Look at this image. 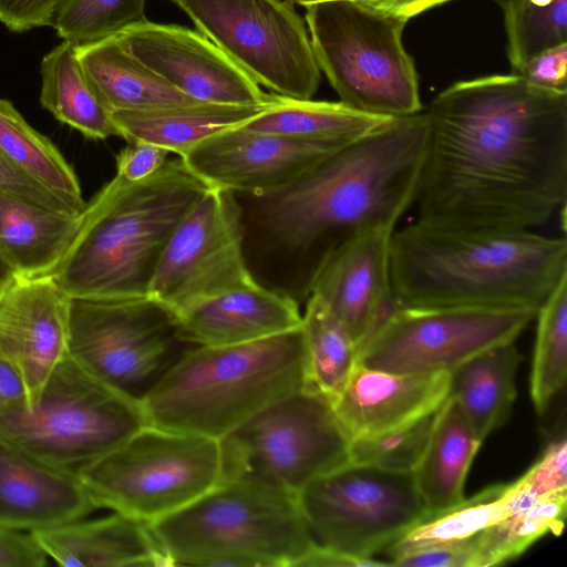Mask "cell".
Returning a JSON list of instances; mask_svg holds the SVG:
<instances>
[{
  "instance_id": "obj_1",
  "label": "cell",
  "mask_w": 567,
  "mask_h": 567,
  "mask_svg": "<svg viewBox=\"0 0 567 567\" xmlns=\"http://www.w3.org/2000/svg\"><path fill=\"white\" fill-rule=\"evenodd\" d=\"M419 220L463 231L545 224L567 199V92L517 74L460 81L424 111Z\"/></svg>"
},
{
  "instance_id": "obj_2",
  "label": "cell",
  "mask_w": 567,
  "mask_h": 567,
  "mask_svg": "<svg viewBox=\"0 0 567 567\" xmlns=\"http://www.w3.org/2000/svg\"><path fill=\"white\" fill-rule=\"evenodd\" d=\"M426 141L424 111L393 117L278 192L251 197L257 216L297 260L300 296L339 248L393 228L415 199Z\"/></svg>"
},
{
  "instance_id": "obj_3",
  "label": "cell",
  "mask_w": 567,
  "mask_h": 567,
  "mask_svg": "<svg viewBox=\"0 0 567 567\" xmlns=\"http://www.w3.org/2000/svg\"><path fill=\"white\" fill-rule=\"evenodd\" d=\"M390 274L399 307L538 312L567 277V241L530 229L463 231L417 219L393 231Z\"/></svg>"
},
{
  "instance_id": "obj_4",
  "label": "cell",
  "mask_w": 567,
  "mask_h": 567,
  "mask_svg": "<svg viewBox=\"0 0 567 567\" xmlns=\"http://www.w3.org/2000/svg\"><path fill=\"white\" fill-rule=\"evenodd\" d=\"M208 188L179 156L140 182L115 175L86 203L73 243L48 276L72 299L147 297L165 245Z\"/></svg>"
},
{
  "instance_id": "obj_5",
  "label": "cell",
  "mask_w": 567,
  "mask_h": 567,
  "mask_svg": "<svg viewBox=\"0 0 567 567\" xmlns=\"http://www.w3.org/2000/svg\"><path fill=\"white\" fill-rule=\"evenodd\" d=\"M309 385L303 332L190 347L142 399L147 425L220 440L282 396Z\"/></svg>"
},
{
  "instance_id": "obj_6",
  "label": "cell",
  "mask_w": 567,
  "mask_h": 567,
  "mask_svg": "<svg viewBox=\"0 0 567 567\" xmlns=\"http://www.w3.org/2000/svg\"><path fill=\"white\" fill-rule=\"evenodd\" d=\"M148 526L169 566H301L318 545L297 495L245 478Z\"/></svg>"
},
{
  "instance_id": "obj_7",
  "label": "cell",
  "mask_w": 567,
  "mask_h": 567,
  "mask_svg": "<svg viewBox=\"0 0 567 567\" xmlns=\"http://www.w3.org/2000/svg\"><path fill=\"white\" fill-rule=\"evenodd\" d=\"M305 8L317 64L341 103L386 118L422 111L415 63L402 41L406 20L357 0Z\"/></svg>"
},
{
  "instance_id": "obj_8",
  "label": "cell",
  "mask_w": 567,
  "mask_h": 567,
  "mask_svg": "<svg viewBox=\"0 0 567 567\" xmlns=\"http://www.w3.org/2000/svg\"><path fill=\"white\" fill-rule=\"evenodd\" d=\"M145 425L141 402L110 388L68 353L33 401L0 411L2 436L76 475Z\"/></svg>"
},
{
  "instance_id": "obj_9",
  "label": "cell",
  "mask_w": 567,
  "mask_h": 567,
  "mask_svg": "<svg viewBox=\"0 0 567 567\" xmlns=\"http://www.w3.org/2000/svg\"><path fill=\"white\" fill-rule=\"evenodd\" d=\"M78 476L96 508L150 525L219 483V443L145 425Z\"/></svg>"
},
{
  "instance_id": "obj_10",
  "label": "cell",
  "mask_w": 567,
  "mask_h": 567,
  "mask_svg": "<svg viewBox=\"0 0 567 567\" xmlns=\"http://www.w3.org/2000/svg\"><path fill=\"white\" fill-rule=\"evenodd\" d=\"M350 442L332 399L305 386L218 440L219 482L254 480L298 495L316 478L350 463Z\"/></svg>"
},
{
  "instance_id": "obj_11",
  "label": "cell",
  "mask_w": 567,
  "mask_h": 567,
  "mask_svg": "<svg viewBox=\"0 0 567 567\" xmlns=\"http://www.w3.org/2000/svg\"><path fill=\"white\" fill-rule=\"evenodd\" d=\"M174 315L155 300L72 299L68 354L90 374L138 402L187 350Z\"/></svg>"
},
{
  "instance_id": "obj_12",
  "label": "cell",
  "mask_w": 567,
  "mask_h": 567,
  "mask_svg": "<svg viewBox=\"0 0 567 567\" xmlns=\"http://www.w3.org/2000/svg\"><path fill=\"white\" fill-rule=\"evenodd\" d=\"M297 496L319 546L375 566H389L373 556L427 514L412 473L353 463L316 478Z\"/></svg>"
},
{
  "instance_id": "obj_13",
  "label": "cell",
  "mask_w": 567,
  "mask_h": 567,
  "mask_svg": "<svg viewBox=\"0 0 567 567\" xmlns=\"http://www.w3.org/2000/svg\"><path fill=\"white\" fill-rule=\"evenodd\" d=\"M258 85L297 100L318 91L321 71L306 23L288 0H169Z\"/></svg>"
},
{
  "instance_id": "obj_14",
  "label": "cell",
  "mask_w": 567,
  "mask_h": 567,
  "mask_svg": "<svg viewBox=\"0 0 567 567\" xmlns=\"http://www.w3.org/2000/svg\"><path fill=\"white\" fill-rule=\"evenodd\" d=\"M244 210L236 195L209 187L165 245L147 297L174 317L256 282L245 252Z\"/></svg>"
},
{
  "instance_id": "obj_15",
  "label": "cell",
  "mask_w": 567,
  "mask_h": 567,
  "mask_svg": "<svg viewBox=\"0 0 567 567\" xmlns=\"http://www.w3.org/2000/svg\"><path fill=\"white\" fill-rule=\"evenodd\" d=\"M530 309L396 307L358 352L357 363L393 373L451 371L491 347L515 341Z\"/></svg>"
},
{
  "instance_id": "obj_16",
  "label": "cell",
  "mask_w": 567,
  "mask_h": 567,
  "mask_svg": "<svg viewBox=\"0 0 567 567\" xmlns=\"http://www.w3.org/2000/svg\"><path fill=\"white\" fill-rule=\"evenodd\" d=\"M115 37L142 64L195 101L261 105L272 100V93L197 30L146 19Z\"/></svg>"
},
{
  "instance_id": "obj_17",
  "label": "cell",
  "mask_w": 567,
  "mask_h": 567,
  "mask_svg": "<svg viewBox=\"0 0 567 567\" xmlns=\"http://www.w3.org/2000/svg\"><path fill=\"white\" fill-rule=\"evenodd\" d=\"M342 147L240 125L200 141L179 157L209 187L259 197L292 185Z\"/></svg>"
},
{
  "instance_id": "obj_18",
  "label": "cell",
  "mask_w": 567,
  "mask_h": 567,
  "mask_svg": "<svg viewBox=\"0 0 567 567\" xmlns=\"http://www.w3.org/2000/svg\"><path fill=\"white\" fill-rule=\"evenodd\" d=\"M393 231L381 227L357 236L318 268L308 286V296L316 295L327 305L358 352L399 307L390 274Z\"/></svg>"
},
{
  "instance_id": "obj_19",
  "label": "cell",
  "mask_w": 567,
  "mask_h": 567,
  "mask_svg": "<svg viewBox=\"0 0 567 567\" xmlns=\"http://www.w3.org/2000/svg\"><path fill=\"white\" fill-rule=\"evenodd\" d=\"M69 305L51 276L17 277L0 296V355L22 374L27 402L68 353Z\"/></svg>"
},
{
  "instance_id": "obj_20",
  "label": "cell",
  "mask_w": 567,
  "mask_h": 567,
  "mask_svg": "<svg viewBox=\"0 0 567 567\" xmlns=\"http://www.w3.org/2000/svg\"><path fill=\"white\" fill-rule=\"evenodd\" d=\"M450 371L393 373L357 363L332 400L350 440L388 432L434 413L449 396Z\"/></svg>"
},
{
  "instance_id": "obj_21",
  "label": "cell",
  "mask_w": 567,
  "mask_h": 567,
  "mask_svg": "<svg viewBox=\"0 0 567 567\" xmlns=\"http://www.w3.org/2000/svg\"><path fill=\"white\" fill-rule=\"evenodd\" d=\"M96 509L74 473L49 465L0 434V526L37 532Z\"/></svg>"
},
{
  "instance_id": "obj_22",
  "label": "cell",
  "mask_w": 567,
  "mask_h": 567,
  "mask_svg": "<svg viewBox=\"0 0 567 567\" xmlns=\"http://www.w3.org/2000/svg\"><path fill=\"white\" fill-rule=\"evenodd\" d=\"M179 338L193 347L247 343L299 328L293 297L257 281L195 305L175 316Z\"/></svg>"
},
{
  "instance_id": "obj_23",
  "label": "cell",
  "mask_w": 567,
  "mask_h": 567,
  "mask_svg": "<svg viewBox=\"0 0 567 567\" xmlns=\"http://www.w3.org/2000/svg\"><path fill=\"white\" fill-rule=\"evenodd\" d=\"M31 534L47 557L61 566H169L150 526L118 513Z\"/></svg>"
},
{
  "instance_id": "obj_24",
  "label": "cell",
  "mask_w": 567,
  "mask_h": 567,
  "mask_svg": "<svg viewBox=\"0 0 567 567\" xmlns=\"http://www.w3.org/2000/svg\"><path fill=\"white\" fill-rule=\"evenodd\" d=\"M75 50L87 79L111 113L199 103L142 64L115 35L75 45Z\"/></svg>"
},
{
  "instance_id": "obj_25",
  "label": "cell",
  "mask_w": 567,
  "mask_h": 567,
  "mask_svg": "<svg viewBox=\"0 0 567 567\" xmlns=\"http://www.w3.org/2000/svg\"><path fill=\"white\" fill-rule=\"evenodd\" d=\"M482 443L457 402L447 396L434 414L430 436L412 472L427 514L464 499V483Z\"/></svg>"
},
{
  "instance_id": "obj_26",
  "label": "cell",
  "mask_w": 567,
  "mask_h": 567,
  "mask_svg": "<svg viewBox=\"0 0 567 567\" xmlns=\"http://www.w3.org/2000/svg\"><path fill=\"white\" fill-rule=\"evenodd\" d=\"M82 214L42 208L0 194V255L17 277L48 276L73 243Z\"/></svg>"
},
{
  "instance_id": "obj_27",
  "label": "cell",
  "mask_w": 567,
  "mask_h": 567,
  "mask_svg": "<svg viewBox=\"0 0 567 567\" xmlns=\"http://www.w3.org/2000/svg\"><path fill=\"white\" fill-rule=\"evenodd\" d=\"M522 359L514 341L505 342L481 351L450 371L449 396L457 402L482 442L511 416Z\"/></svg>"
},
{
  "instance_id": "obj_28",
  "label": "cell",
  "mask_w": 567,
  "mask_h": 567,
  "mask_svg": "<svg viewBox=\"0 0 567 567\" xmlns=\"http://www.w3.org/2000/svg\"><path fill=\"white\" fill-rule=\"evenodd\" d=\"M274 101L261 105L194 103L145 111L113 112L120 137L127 143L143 142L181 156L200 141L224 130L246 124L266 111Z\"/></svg>"
},
{
  "instance_id": "obj_29",
  "label": "cell",
  "mask_w": 567,
  "mask_h": 567,
  "mask_svg": "<svg viewBox=\"0 0 567 567\" xmlns=\"http://www.w3.org/2000/svg\"><path fill=\"white\" fill-rule=\"evenodd\" d=\"M540 498V497H539ZM538 498L519 484H495L450 508L426 514L384 550L392 559L425 546L470 538Z\"/></svg>"
},
{
  "instance_id": "obj_30",
  "label": "cell",
  "mask_w": 567,
  "mask_h": 567,
  "mask_svg": "<svg viewBox=\"0 0 567 567\" xmlns=\"http://www.w3.org/2000/svg\"><path fill=\"white\" fill-rule=\"evenodd\" d=\"M41 78L40 103L59 122L87 138L120 137L112 113L87 79L74 44L62 40L44 55Z\"/></svg>"
},
{
  "instance_id": "obj_31",
  "label": "cell",
  "mask_w": 567,
  "mask_h": 567,
  "mask_svg": "<svg viewBox=\"0 0 567 567\" xmlns=\"http://www.w3.org/2000/svg\"><path fill=\"white\" fill-rule=\"evenodd\" d=\"M388 120L359 112L341 102L297 100L274 93L271 105L243 127L257 133L346 146Z\"/></svg>"
},
{
  "instance_id": "obj_32",
  "label": "cell",
  "mask_w": 567,
  "mask_h": 567,
  "mask_svg": "<svg viewBox=\"0 0 567 567\" xmlns=\"http://www.w3.org/2000/svg\"><path fill=\"white\" fill-rule=\"evenodd\" d=\"M566 508L567 489L557 491L478 532L470 539V567L503 564L522 555L547 533L558 535L565 525Z\"/></svg>"
},
{
  "instance_id": "obj_33",
  "label": "cell",
  "mask_w": 567,
  "mask_h": 567,
  "mask_svg": "<svg viewBox=\"0 0 567 567\" xmlns=\"http://www.w3.org/2000/svg\"><path fill=\"white\" fill-rule=\"evenodd\" d=\"M0 150L43 186L86 207L75 172L62 153L25 121L10 101L1 97Z\"/></svg>"
},
{
  "instance_id": "obj_34",
  "label": "cell",
  "mask_w": 567,
  "mask_h": 567,
  "mask_svg": "<svg viewBox=\"0 0 567 567\" xmlns=\"http://www.w3.org/2000/svg\"><path fill=\"white\" fill-rule=\"evenodd\" d=\"M301 329L309 385L333 400L357 364V344L343 324L316 295H309L306 299Z\"/></svg>"
},
{
  "instance_id": "obj_35",
  "label": "cell",
  "mask_w": 567,
  "mask_h": 567,
  "mask_svg": "<svg viewBox=\"0 0 567 567\" xmlns=\"http://www.w3.org/2000/svg\"><path fill=\"white\" fill-rule=\"evenodd\" d=\"M530 395L536 411L544 413L564 389L567 374V277L538 310Z\"/></svg>"
},
{
  "instance_id": "obj_36",
  "label": "cell",
  "mask_w": 567,
  "mask_h": 567,
  "mask_svg": "<svg viewBox=\"0 0 567 567\" xmlns=\"http://www.w3.org/2000/svg\"><path fill=\"white\" fill-rule=\"evenodd\" d=\"M501 8L512 73L535 54L567 42V0H505Z\"/></svg>"
},
{
  "instance_id": "obj_37",
  "label": "cell",
  "mask_w": 567,
  "mask_h": 567,
  "mask_svg": "<svg viewBox=\"0 0 567 567\" xmlns=\"http://www.w3.org/2000/svg\"><path fill=\"white\" fill-rule=\"evenodd\" d=\"M146 0H60L51 28L74 45L92 43L146 20Z\"/></svg>"
},
{
  "instance_id": "obj_38",
  "label": "cell",
  "mask_w": 567,
  "mask_h": 567,
  "mask_svg": "<svg viewBox=\"0 0 567 567\" xmlns=\"http://www.w3.org/2000/svg\"><path fill=\"white\" fill-rule=\"evenodd\" d=\"M435 412L388 432L351 440L350 463L412 473L430 436Z\"/></svg>"
},
{
  "instance_id": "obj_39",
  "label": "cell",
  "mask_w": 567,
  "mask_h": 567,
  "mask_svg": "<svg viewBox=\"0 0 567 567\" xmlns=\"http://www.w3.org/2000/svg\"><path fill=\"white\" fill-rule=\"evenodd\" d=\"M0 194L42 208L80 215L85 208L43 186L11 162L0 150Z\"/></svg>"
},
{
  "instance_id": "obj_40",
  "label": "cell",
  "mask_w": 567,
  "mask_h": 567,
  "mask_svg": "<svg viewBox=\"0 0 567 567\" xmlns=\"http://www.w3.org/2000/svg\"><path fill=\"white\" fill-rule=\"evenodd\" d=\"M518 480L536 497L567 489V442L565 435L551 440L540 460Z\"/></svg>"
},
{
  "instance_id": "obj_41",
  "label": "cell",
  "mask_w": 567,
  "mask_h": 567,
  "mask_svg": "<svg viewBox=\"0 0 567 567\" xmlns=\"http://www.w3.org/2000/svg\"><path fill=\"white\" fill-rule=\"evenodd\" d=\"M513 74L545 90L567 92V42L535 54Z\"/></svg>"
},
{
  "instance_id": "obj_42",
  "label": "cell",
  "mask_w": 567,
  "mask_h": 567,
  "mask_svg": "<svg viewBox=\"0 0 567 567\" xmlns=\"http://www.w3.org/2000/svg\"><path fill=\"white\" fill-rule=\"evenodd\" d=\"M470 539L471 537L410 550L392 558L389 564L404 567H470Z\"/></svg>"
},
{
  "instance_id": "obj_43",
  "label": "cell",
  "mask_w": 567,
  "mask_h": 567,
  "mask_svg": "<svg viewBox=\"0 0 567 567\" xmlns=\"http://www.w3.org/2000/svg\"><path fill=\"white\" fill-rule=\"evenodd\" d=\"M168 153L150 143H128L116 156L115 175L130 183L143 181L165 164Z\"/></svg>"
},
{
  "instance_id": "obj_44",
  "label": "cell",
  "mask_w": 567,
  "mask_h": 567,
  "mask_svg": "<svg viewBox=\"0 0 567 567\" xmlns=\"http://www.w3.org/2000/svg\"><path fill=\"white\" fill-rule=\"evenodd\" d=\"M60 0H0V22L10 31L51 27Z\"/></svg>"
},
{
  "instance_id": "obj_45",
  "label": "cell",
  "mask_w": 567,
  "mask_h": 567,
  "mask_svg": "<svg viewBox=\"0 0 567 567\" xmlns=\"http://www.w3.org/2000/svg\"><path fill=\"white\" fill-rule=\"evenodd\" d=\"M48 559L31 533L0 526V567H41Z\"/></svg>"
},
{
  "instance_id": "obj_46",
  "label": "cell",
  "mask_w": 567,
  "mask_h": 567,
  "mask_svg": "<svg viewBox=\"0 0 567 567\" xmlns=\"http://www.w3.org/2000/svg\"><path fill=\"white\" fill-rule=\"evenodd\" d=\"M28 399V389L19 369L0 355V411L27 402Z\"/></svg>"
},
{
  "instance_id": "obj_47",
  "label": "cell",
  "mask_w": 567,
  "mask_h": 567,
  "mask_svg": "<svg viewBox=\"0 0 567 567\" xmlns=\"http://www.w3.org/2000/svg\"><path fill=\"white\" fill-rule=\"evenodd\" d=\"M378 11L402 18H411L451 0H357Z\"/></svg>"
},
{
  "instance_id": "obj_48",
  "label": "cell",
  "mask_w": 567,
  "mask_h": 567,
  "mask_svg": "<svg viewBox=\"0 0 567 567\" xmlns=\"http://www.w3.org/2000/svg\"><path fill=\"white\" fill-rule=\"evenodd\" d=\"M17 275L0 255V296L14 281Z\"/></svg>"
},
{
  "instance_id": "obj_49",
  "label": "cell",
  "mask_w": 567,
  "mask_h": 567,
  "mask_svg": "<svg viewBox=\"0 0 567 567\" xmlns=\"http://www.w3.org/2000/svg\"><path fill=\"white\" fill-rule=\"evenodd\" d=\"M288 1L292 4H300V6L307 7V6H310L313 3L331 1V0H288Z\"/></svg>"
}]
</instances>
